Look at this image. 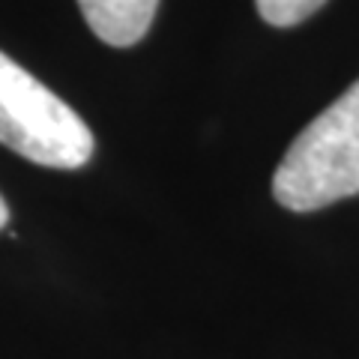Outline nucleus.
<instances>
[{
    "instance_id": "obj_5",
    "label": "nucleus",
    "mask_w": 359,
    "mask_h": 359,
    "mask_svg": "<svg viewBox=\"0 0 359 359\" xmlns=\"http://www.w3.org/2000/svg\"><path fill=\"white\" fill-rule=\"evenodd\" d=\"M6 222H9V210H6V201L0 198V228H6Z\"/></svg>"
},
{
    "instance_id": "obj_3",
    "label": "nucleus",
    "mask_w": 359,
    "mask_h": 359,
    "mask_svg": "<svg viewBox=\"0 0 359 359\" xmlns=\"http://www.w3.org/2000/svg\"><path fill=\"white\" fill-rule=\"evenodd\" d=\"M87 27L114 48H129L147 36L159 0H78Z\"/></svg>"
},
{
    "instance_id": "obj_4",
    "label": "nucleus",
    "mask_w": 359,
    "mask_h": 359,
    "mask_svg": "<svg viewBox=\"0 0 359 359\" xmlns=\"http://www.w3.org/2000/svg\"><path fill=\"white\" fill-rule=\"evenodd\" d=\"M257 13L273 27H294L314 15L327 0H255Z\"/></svg>"
},
{
    "instance_id": "obj_2",
    "label": "nucleus",
    "mask_w": 359,
    "mask_h": 359,
    "mask_svg": "<svg viewBox=\"0 0 359 359\" xmlns=\"http://www.w3.org/2000/svg\"><path fill=\"white\" fill-rule=\"evenodd\" d=\"M0 144L25 159L72 171L93 156V132L39 78L0 51Z\"/></svg>"
},
{
    "instance_id": "obj_1",
    "label": "nucleus",
    "mask_w": 359,
    "mask_h": 359,
    "mask_svg": "<svg viewBox=\"0 0 359 359\" xmlns=\"http://www.w3.org/2000/svg\"><path fill=\"white\" fill-rule=\"evenodd\" d=\"M273 195L294 212L359 195V81L294 138L273 174Z\"/></svg>"
}]
</instances>
